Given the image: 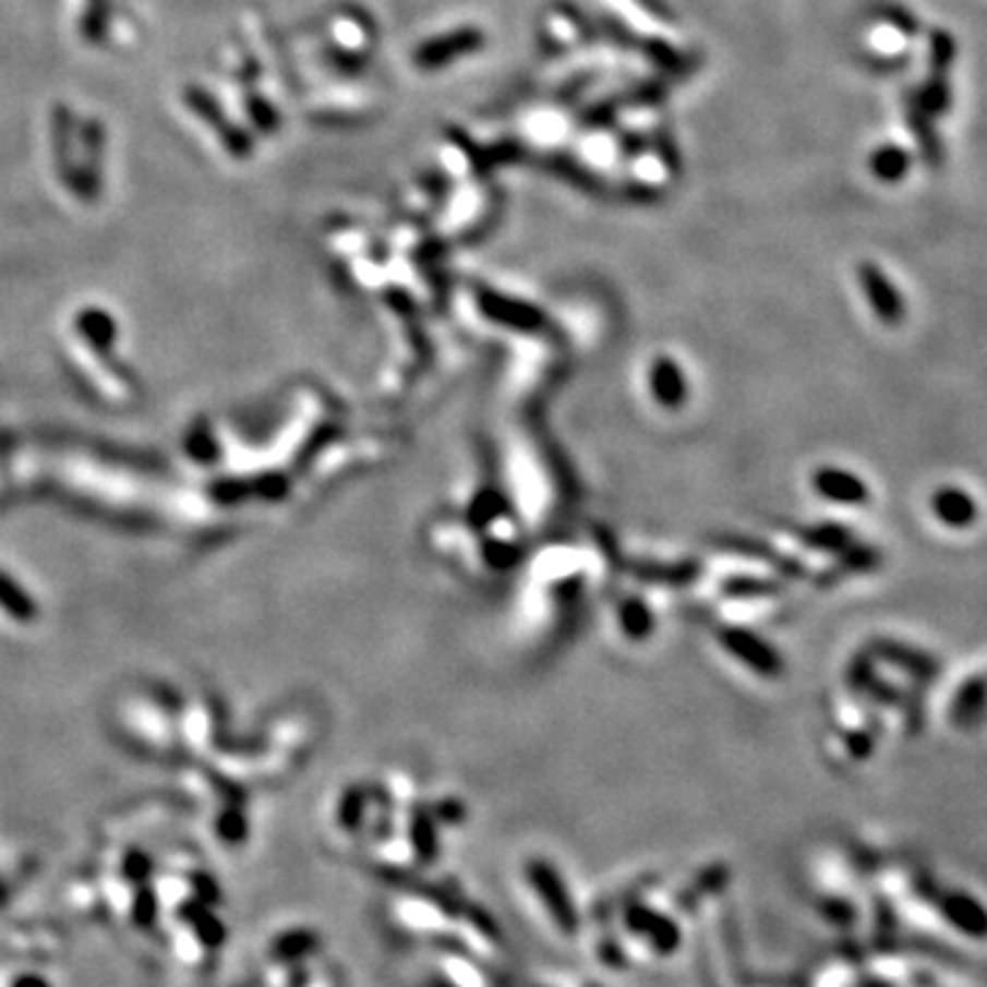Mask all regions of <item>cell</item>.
<instances>
[{"instance_id": "cell-1", "label": "cell", "mask_w": 987, "mask_h": 987, "mask_svg": "<svg viewBox=\"0 0 987 987\" xmlns=\"http://www.w3.org/2000/svg\"><path fill=\"white\" fill-rule=\"evenodd\" d=\"M80 163L74 170V181L69 190L83 201V204H96L99 192H103V157H105V124L99 119H85L80 124Z\"/></svg>"}, {"instance_id": "cell-2", "label": "cell", "mask_w": 987, "mask_h": 987, "mask_svg": "<svg viewBox=\"0 0 987 987\" xmlns=\"http://www.w3.org/2000/svg\"><path fill=\"white\" fill-rule=\"evenodd\" d=\"M480 47H483V34H480L478 28H458L420 47V50L414 52V63H418L420 69H442L450 61H456V58H464L469 56V52L480 50Z\"/></svg>"}, {"instance_id": "cell-3", "label": "cell", "mask_w": 987, "mask_h": 987, "mask_svg": "<svg viewBox=\"0 0 987 987\" xmlns=\"http://www.w3.org/2000/svg\"><path fill=\"white\" fill-rule=\"evenodd\" d=\"M74 113L69 105L58 103L50 113V146H52V165H56V173L61 179V184L72 186L74 170Z\"/></svg>"}, {"instance_id": "cell-4", "label": "cell", "mask_w": 987, "mask_h": 987, "mask_svg": "<svg viewBox=\"0 0 987 987\" xmlns=\"http://www.w3.org/2000/svg\"><path fill=\"white\" fill-rule=\"evenodd\" d=\"M862 282H864V293H867L869 305H872V311L878 313V318H883L886 324L903 322V316H905L903 297H900L898 288L889 282V277H886L883 272L875 269V266H869V264H864Z\"/></svg>"}, {"instance_id": "cell-5", "label": "cell", "mask_w": 987, "mask_h": 987, "mask_svg": "<svg viewBox=\"0 0 987 987\" xmlns=\"http://www.w3.org/2000/svg\"><path fill=\"white\" fill-rule=\"evenodd\" d=\"M932 514L938 516V521L952 527V530H965L968 525H974L979 510H976V499L971 497L968 491L949 485V489L936 491V497H932Z\"/></svg>"}, {"instance_id": "cell-6", "label": "cell", "mask_w": 987, "mask_h": 987, "mask_svg": "<svg viewBox=\"0 0 987 987\" xmlns=\"http://www.w3.org/2000/svg\"><path fill=\"white\" fill-rule=\"evenodd\" d=\"M987 713V681L982 677H971L968 683L960 686V691L954 695L952 702V719L960 727H974L985 719Z\"/></svg>"}, {"instance_id": "cell-7", "label": "cell", "mask_w": 987, "mask_h": 987, "mask_svg": "<svg viewBox=\"0 0 987 987\" xmlns=\"http://www.w3.org/2000/svg\"><path fill=\"white\" fill-rule=\"evenodd\" d=\"M181 99H184V105L190 108V113L197 116V119L204 121V124H209L217 135H220V132L231 124V119L226 116L222 105L217 103L215 94L206 91L204 85H195V83L184 85V91H181Z\"/></svg>"}, {"instance_id": "cell-8", "label": "cell", "mask_w": 987, "mask_h": 987, "mask_svg": "<svg viewBox=\"0 0 987 987\" xmlns=\"http://www.w3.org/2000/svg\"><path fill=\"white\" fill-rule=\"evenodd\" d=\"M943 911H947L952 925L960 927V930L971 932V936H985L987 932L985 908L974 898H968V894H952V898H947Z\"/></svg>"}, {"instance_id": "cell-9", "label": "cell", "mask_w": 987, "mask_h": 987, "mask_svg": "<svg viewBox=\"0 0 987 987\" xmlns=\"http://www.w3.org/2000/svg\"><path fill=\"white\" fill-rule=\"evenodd\" d=\"M818 489L836 503H864L867 499V489H864L862 480L840 472V469H823L818 474Z\"/></svg>"}, {"instance_id": "cell-10", "label": "cell", "mask_w": 987, "mask_h": 987, "mask_svg": "<svg viewBox=\"0 0 987 987\" xmlns=\"http://www.w3.org/2000/svg\"><path fill=\"white\" fill-rule=\"evenodd\" d=\"M110 20H113V3L110 0H88L83 17H80V36L88 45H103L108 39Z\"/></svg>"}, {"instance_id": "cell-11", "label": "cell", "mask_w": 987, "mask_h": 987, "mask_svg": "<svg viewBox=\"0 0 987 987\" xmlns=\"http://www.w3.org/2000/svg\"><path fill=\"white\" fill-rule=\"evenodd\" d=\"M911 157L905 154V148L900 146H883L872 154L869 159V168H872L875 179L880 181H900L908 170Z\"/></svg>"}, {"instance_id": "cell-12", "label": "cell", "mask_w": 987, "mask_h": 987, "mask_svg": "<svg viewBox=\"0 0 987 987\" xmlns=\"http://www.w3.org/2000/svg\"><path fill=\"white\" fill-rule=\"evenodd\" d=\"M535 886H538V892L546 898V905H552V911H554V916L559 919V925L574 927V911H570L568 903L563 900V889H559L557 875L546 867L535 869Z\"/></svg>"}, {"instance_id": "cell-13", "label": "cell", "mask_w": 987, "mask_h": 987, "mask_svg": "<svg viewBox=\"0 0 987 987\" xmlns=\"http://www.w3.org/2000/svg\"><path fill=\"white\" fill-rule=\"evenodd\" d=\"M244 108H248L250 121H253V127L261 135H275L277 127H280V113H277L275 105H272L266 96L250 91L248 99H244Z\"/></svg>"}, {"instance_id": "cell-14", "label": "cell", "mask_w": 987, "mask_h": 987, "mask_svg": "<svg viewBox=\"0 0 987 987\" xmlns=\"http://www.w3.org/2000/svg\"><path fill=\"white\" fill-rule=\"evenodd\" d=\"M222 141V146H226V152L231 154L233 159H239V163H242V159H250L253 157V148H255V143H253V137H250V132L244 130V127H239V124H228L226 130L220 132V135H217Z\"/></svg>"}, {"instance_id": "cell-15", "label": "cell", "mask_w": 987, "mask_h": 987, "mask_svg": "<svg viewBox=\"0 0 987 987\" xmlns=\"http://www.w3.org/2000/svg\"><path fill=\"white\" fill-rule=\"evenodd\" d=\"M23 985H25V987H41V982H34V979H25V982H23ZM17 987H20V985H17ZM45 987H47V985H45Z\"/></svg>"}]
</instances>
